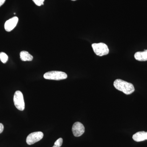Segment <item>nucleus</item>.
<instances>
[{
  "instance_id": "9d476101",
  "label": "nucleus",
  "mask_w": 147,
  "mask_h": 147,
  "mask_svg": "<svg viewBox=\"0 0 147 147\" xmlns=\"http://www.w3.org/2000/svg\"><path fill=\"white\" fill-rule=\"evenodd\" d=\"M20 59L22 61H30L32 60L33 57L28 52L26 51H21L20 54Z\"/></svg>"
},
{
  "instance_id": "7ed1b4c3",
  "label": "nucleus",
  "mask_w": 147,
  "mask_h": 147,
  "mask_svg": "<svg viewBox=\"0 0 147 147\" xmlns=\"http://www.w3.org/2000/svg\"><path fill=\"white\" fill-rule=\"evenodd\" d=\"M92 47L95 54L97 56L101 57L109 54V48L105 43L102 42L93 43L92 44Z\"/></svg>"
},
{
  "instance_id": "dca6fc26",
  "label": "nucleus",
  "mask_w": 147,
  "mask_h": 147,
  "mask_svg": "<svg viewBox=\"0 0 147 147\" xmlns=\"http://www.w3.org/2000/svg\"><path fill=\"white\" fill-rule=\"evenodd\" d=\"M71 1H76V0H71Z\"/></svg>"
},
{
  "instance_id": "f03ea898",
  "label": "nucleus",
  "mask_w": 147,
  "mask_h": 147,
  "mask_svg": "<svg viewBox=\"0 0 147 147\" xmlns=\"http://www.w3.org/2000/svg\"><path fill=\"white\" fill-rule=\"evenodd\" d=\"M43 77L45 79L48 80L59 81L67 79V76L65 72L63 71H52L45 73Z\"/></svg>"
},
{
  "instance_id": "4468645a",
  "label": "nucleus",
  "mask_w": 147,
  "mask_h": 147,
  "mask_svg": "<svg viewBox=\"0 0 147 147\" xmlns=\"http://www.w3.org/2000/svg\"><path fill=\"white\" fill-rule=\"evenodd\" d=\"M4 126L2 123H0V134L3 131Z\"/></svg>"
},
{
  "instance_id": "423d86ee",
  "label": "nucleus",
  "mask_w": 147,
  "mask_h": 147,
  "mask_svg": "<svg viewBox=\"0 0 147 147\" xmlns=\"http://www.w3.org/2000/svg\"><path fill=\"white\" fill-rule=\"evenodd\" d=\"M85 130L84 125L79 122H75L72 126V131L74 135L76 137H80L83 135Z\"/></svg>"
},
{
  "instance_id": "1a4fd4ad",
  "label": "nucleus",
  "mask_w": 147,
  "mask_h": 147,
  "mask_svg": "<svg viewBox=\"0 0 147 147\" xmlns=\"http://www.w3.org/2000/svg\"><path fill=\"white\" fill-rule=\"evenodd\" d=\"M134 58L137 60L140 61H147V50L143 52H137L134 55Z\"/></svg>"
},
{
  "instance_id": "39448f33",
  "label": "nucleus",
  "mask_w": 147,
  "mask_h": 147,
  "mask_svg": "<svg viewBox=\"0 0 147 147\" xmlns=\"http://www.w3.org/2000/svg\"><path fill=\"white\" fill-rule=\"evenodd\" d=\"M44 134L41 131H36L29 134L27 137L26 142L28 145L33 144L39 142L43 138Z\"/></svg>"
},
{
  "instance_id": "0eeeda50",
  "label": "nucleus",
  "mask_w": 147,
  "mask_h": 147,
  "mask_svg": "<svg viewBox=\"0 0 147 147\" xmlns=\"http://www.w3.org/2000/svg\"><path fill=\"white\" fill-rule=\"evenodd\" d=\"M18 21V17L14 16L6 21L4 26L5 30L8 32L11 31L16 26Z\"/></svg>"
},
{
  "instance_id": "9b49d317",
  "label": "nucleus",
  "mask_w": 147,
  "mask_h": 147,
  "mask_svg": "<svg viewBox=\"0 0 147 147\" xmlns=\"http://www.w3.org/2000/svg\"><path fill=\"white\" fill-rule=\"evenodd\" d=\"M8 59V57L3 52L0 53V60L3 63H5Z\"/></svg>"
},
{
  "instance_id": "2eb2a0df",
  "label": "nucleus",
  "mask_w": 147,
  "mask_h": 147,
  "mask_svg": "<svg viewBox=\"0 0 147 147\" xmlns=\"http://www.w3.org/2000/svg\"><path fill=\"white\" fill-rule=\"evenodd\" d=\"M6 0H0V7L4 3Z\"/></svg>"
},
{
  "instance_id": "f8f14e48",
  "label": "nucleus",
  "mask_w": 147,
  "mask_h": 147,
  "mask_svg": "<svg viewBox=\"0 0 147 147\" xmlns=\"http://www.w3.org/2000/svg\"><path fill=\"white\" fill-rule=\"evenodd\" d=\"M63 140L62 138H60L55 142L54 146L52 147H60L62 145Z\"/></svg>"
},
{
  "instance_id": "f257e3e1",
  "label": "nucleus",
  "mask_w": 147,
  "mask_h": 147,
  "mask_svg": "<svg viewBox=\"0 0 147 147\" xmlns=\"http://www.w3.org/2000/svg\"><path fill=\"white\" fill-rule=\"evenodd\" d=\"M114 86L116 89L122 92L127 95L131 94L135 91L133 84L120 79L115 80L114 82Z\"/></svg>"
},
{
  "instance_id": "ddd939ff",
  "label": "nucleus",
  "mask_w": 147,
  "mask_h": 147,
  "mask_svg": "<svg viewBox=\"0 0 147 147\" xmlns=\"http://www.w3.org/2000/svg\"><path fill=\"white\" fill-rule=\"evenodd\" d=\"M34 2L36 5L40 6L44 5V2L45 0H32Z\"/></svg>"
},
{
  "instance_id": "6e6552de",
  "label": "nucleus",
  "mask_w": 147,
  "mask_h": 147,
  "mask_svg": "<svg viewBox=\"0 0 147 147\" xmlns=\"http://www.w3.org/2000/svg\"><path fill=\"white\" fill-rule=\"evenodd\" d=\"M132 139L136 142H141L147 140V131L137 132L132 136Z\"/></svg>"
},
{
  "instance_id": "20e7f679",
  "label": "nucleus",
  "mask_w": 147,
  "mask_h": 147,
  "mask_svg": "<svg viewBox=\"0 0 147 147\" xmlns=\"http://www.w3.org/2000/svg\"><path fill=\"white\" fill-rule=\"evenodd\" d=\"M13 102L15 107L18 110L23 111L25 109V102L24 96L20 91H16L13 96Z\"/></svg>"
}]
</instances>
